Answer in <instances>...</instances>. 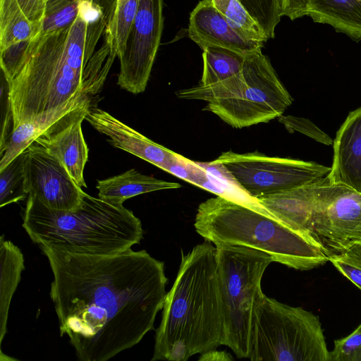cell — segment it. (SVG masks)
I'll list each match as a JSON object with an SVG mask.
<instances>
[{
	"instance_id": "3",
	"label": "cell",
	"mask_w": 361,
	"mask_h": 361,
	"mask_svg": "<svg viewBox=\"0 0 361 361\" xmlns=\"http://www.w3.org/2000/svg\"><path fill=\"white\" fill-rule=\"evenodd\" d=\"M212 244L204 240L188 254L182 252L164 302L152 361H186L222 345L223 312Z\"/></svg>"
},
{
	"instance_id": "1",
	"label": "cell",
	"mask_w": 361,
	"mask_h": 361,
	"mask_svg": "<svg viewBox=\"0 0 361 361\" xmlns=\"http://www.w3.org/2000/svg\"><path fill=\"white\" fill-rule=\"evenodd\" d=\"M54 279L50 297L80 361H106L154 329L168 279L164 263L145 250L75 253L39 245Z\"/></svg>"
},
{
	"instance_id": "26",
	"label": "cell",
	"mask_w": 361,
	"mask_h": 361,
	"mask_svg": "<svg viewBox=\"0 0 361 361\" xmlns=\"http://www.w3.org/2000/svg\"><path fill=\"white\" fill-rule=\"evenodd\" d=\"M214 6L237 30L250 38L266 42L268 39L259 25L252 18L239 0H212Z\"/></svg>"
},
{
	"instance_id": "34",
	"label": "cell",
	"mask_w": 361,
	"mask_h": 361,
	"mask_svg": "<svg viewBox=\"0 0 361 361\" xmlns=\"http://www.w3.org/2000/svg\"><path fill=\"white\" fill-rule=\"evenodd\" d=\"M25 15L32 22L42 25L46 0H17Z\"/></svg>"
},
{
	"instance_id": "17",
	"label": "cell",
	"mask_w": 361,
	"mask_h": 361,
	"mask_svg": "<svg viewBox=\"0 0 361 361\" xmlns=\"http://www.w3.org/2000/svg\"><path fill=\"white\" fill-rule=\"evenodd\" d=\"M333 146V163L326 180L361 192V107L348 114Z\"/></svg>"
},
{
	"instance_id": "14",
	"label": "cell",
	"mask_w": 361,
	"mask_h": 361,
	"mask_svg": "<svg viewBox=\"0 0 361 361\" xmlns=\"http://www.w3.org/2000/svg\"><path fill=\"white\" fill-rule=\"evenodd\" d=\"M245 55L220 47H207L203 49V72L200 84L179 90L177 96L209 102L229 94L243 80Z\"/></svg>"
},
{
	"instance_id": "32",
	"label": "cell",
	"mask_w": 361,
	"mask_h": 361,
	"mask_svg": "<svg viewBox=\"0 0 361 361\" xmlns=\"http://www.w3.org/2000/svg\"><path fill=\"white\" fill-rule=\"evenodd\" d=\"M279 121L283 124L290 133L299 132L326 145L334 144V140L329 135L307 118L281 115L279 117Z\"/></svg>"
},
{
	"instance_id": "24",
	"label": "cell",
	"mask_w": 361,
	"mask_h": 361,
	"mask_svg": "<svg viewBox=\"0 0 361 361\" xmlns=\"http://www.w3.org/2000/svg\"><path fill=\"white\" fill-rule=\"evenodd\" d=\"M23 151L0 170V207L16 203L27 197L25 190Z\"/></svg>"
},
{
	"instance_id": "35",
	"label": "cell",
	"mask_w": 361,
	"mask_h": 361,
	"mask_svg": "<svg viewBox=\"0 0 361 361\" xmlns=\"http://www.w3.org/2000/svg\"><path fill=\"white\" fill-rule=\"evenodd\" d=\"M199 360H233L230 354L223 351L212 350L201 354Z\"/></svg>"
},
{
	"instance_id": "12",
	"label": "cell",
	"mask_w": 361,
	"mask_h": 361,
	"mask_svg": "<svg viewBox=\"0 0 361 361\" xmlns=\"http://www.w3.org/2000/svg\"><path fill=\"white\" fill-rule=\"evenodd\" d=\"M25 190L49 208L72 210L79 207L85 192L59 158L35 141L25 150Z\"/></svg>"
},
{
	"instance_id": "10",
	"label": "cell",
	"mask_w": 361,
	"mask_h": 361,
	"mask_svg": "<svg viewBox=\"0 0 361 361\" xmlns=\"http://www.w3.org/2000/svg\"><path fill=\"white\" fill-rule=\"evenodd\" d=\"M213 161L221 164L237 187L254 200L312 183L331 171V167L314 161L269 157L258 152L228 151Z\"/></svg>"
},
{
	"instance_id": "4",
	"label": "cell",
	"mask_w": 361,
	"mask_h": 361,
	"mask_svg": "<svg viewBox=\"0 0 361 361\" xmlns=\"http://www.w3.org/2000/svg\"><path fill=\"white\" fill-rule=\"evenodd\" d=\"M22 226L39 246L81 254L123 252L143 235L142 223L132 211L86 192L72 210L49 208L28 194Z\"/></svg>"
},
{
	"instance_id": "18",
	"label": "cell",
	"mask_w": 361,
	"mask_h": 361,
	"mask_svg": "<svg viewBox=\"0 0 361 361\" xmlns=\"http://www.w3.org/2000/svg\"><path fill=\"white\" fill-rule=\"evenodd\" d=\"M98 197L123 204L128 199L153 191L180 188L179 183L144 175L134 169L104 180H97Z\"/></svg>"
},
{
	"instance_id": "13",
	"label": "cell",
	"mask_w": 361,
	"mask_h": 361,
	"mask_svg": "<svg viewBox=\"0 0 361 361\" xmlns=\"http://www.w3.org/2000/svg\"><path fill=\"white\" fill-rule=\"evenodd\" d=\"M92 105L85 104L71 111L35 140L59 158L79 186L85 188L84 169L89 149L81 125Z\"/></svg>"
},
{
	"instance_id": "31",
	"label": "cell",
	"mask_w": 361,
	"mask_h": 361,
	"mask_svg": "<svg viewBox=\"0 0 361 361\" xmlns=\"http://www.w3.org/2000/svg\"><path fill=\"white\" fill-rule=\"evenodd\" d=\"M329 361H361V324L348 336L334 341Z\"/></svg>"
},
{
	"instance_id": "22",
	"label": "cell",
	"mask_w": 361,
	"mask_h": 361,
	"mask_svg": "<svg viewBox=\"0 0 361 361\" xmlns=\"http://www.w3.org/2000/svg\"><path fill=\"white\" fill-rule=\"evenodd\" d=\"M63 116L26 121L15 127L3 153L0 155V170L25 151L49 126Z\"/></svg>"
},
{
	"instance_id": "8",
	"label": "cell",
	"mask_w": 361,
	"mask_h": 361,
	"mask_svg": "<svg viewBox=\"0 0 361 361\" xmlns=\"http://www.w3.org/2000/svg\"><path fill=\"white\" fill-rule=\"evenodd\" d=\"M252 361H329L319 317L262 293L254 312Z\"/></svg>"
},
{
	"instance_id": "28",
	"label": "cell",
	"mask_w": 361,
	"mask_h": 361,
	"mask_svg": "<svg viewBox=\"0 0 361 361\" xmlns=\"http://www.w3.org/2000/svg\"><path fill=\"white\" fill-rule=\"evenodd\" d=\"M164 171L191 184L212 191L209 173L196 161L188 159L180 154H176Z\"/></svg>"
},
{
	"instance_id": "19",
	"label": "cell",
	"mask_w": 361,
	"mask_h": 361,
	"mask_svg": "<svg viewBox=\"0 0 361 361\" xmlns=\"http://www.w3.org/2000/svg\"><path fill=\"white\" fill-rule=\"evenodd\" d=\"M307 16L331 25L354 41H361V0H310Z\"/></svg>"
},
{
	"instance_id": "11",
	"label": "cell",
	"mask_w": 361,
	"mask_h": 361,
	"mask_svg": "<svg viewBox=\"0 0 361 361\" xmlns=\"http://www.w3.org/2000/svg\"><path fill=\"white\" fill-rule=\"evenodd\" d=\"M164 0H138L126 48L118 58V85L133 94L143 92L160 44Z\"/></svg>"
},
{
	"instance_id": "29",
	"label": "cell",
	"mask_w": 361,
	"mask_h": 361,
	"mask_svg": "<svg viewBox=\"0 0 361 361\" xmlns=\"http://www.w3.org/2000/svg\"><path fill=\"white\" fill-rule=\"evenodd\" d=\"M344 276L361 290V243H355L328 257Z\"/></svg>"
},
{
	"instance_id": "16",
	"label": "cell",
	"mask_w": 361,
	"mask_h": 361,
	"mask_svg": "<svg viewBox=\"0 0 361 361\" xmlns=\"http://www.w3.org/2000/svg\"><path fill=\"white\" fill-rule=\"evenodd\" d=\"M85 120L99 133L106 135L107 141L114 147L126 151L163 170L176 154L154 142L95 105L90 107Z\"/></svg>"
},
{
	"instance_id": "6",
	"label": "cell",
	"mask_w": 361,
	"mask_h": 361,
	"mask_svg": "<svg viewBox=\"0 0 361 361\" xmlns=\"http://www.w3.org/2000/svg\"><path fill=\"white\" fill-rule=\"evenodd\" d=\"M257 200L279 220L313 240L327 258L361 243V192L330 183L326 176Z\"/></svg>"
},
{
	"instance_id": "20",
	"label": "cell",
	"mask_w": 361,
	"mask_h": 361,
	"mask_svg": "<svg viewBox=\"0 0 361 361\" xmlns=\"http://www.w3.org/2000/svg\"><path fill=\"white\" fill-rule=\"evenodd\" d=\"M0 344L6 334L13 295L25 269L23 255L18 247L2 235L0 238Z\"/></svg>"
},
{
	"instance_id": "2",
	"label": "cell",
	"mask_w": 361,
	"mask_h": 361,
	"mask_svg": "<svg viewBox=\"0 0 361 361\" xmlns=\"http://www.w3.org/2000/svg\"><path fill=\"white\" fill-rule=\"evenodd\" d=\"M66 28L39 32L23 45L8 74L13 128L19 124L66 114L93 104L117 56L111 33L87 61L65 48Z\"/></svg>"
},
{
	"instance_id": "15",
	"label": "cell",
	"mask_w": 361,
	"mask_h": 361,
	"mask_svg": "<svg viewBox=\"0 0 361 361\" xmlns=\"http://www.w3.org/2000/svg\"><path fill=\"white\" fill-rule=\"evenodd\" d=\"M188 35L202 50L220 47L247 54L262 48L263 42L252 39L235 28L214 6L212 0H202L190 16Z\"/></svg>"
},
{
	"instance_id": "9",
	"label": "cell",
	"mask_w": 361,
	"mask_h": 361,
	"mask_svg": "<svg viewBox=\"0 0 361 361\" xmlns=\"http://www.w3.org/2000/svg\"><path fill=\"white\" fill-rule=\"evenodd\" d=\"M243 74V81L233 91L209 102L204 109L242 128L279 118L292 104L293 97L261 48L245 55Z\"/></svg>"
},
{
	"instance_id": "7",
	"label": "cell",
	"mask_w": 361,
	"mask_h": 361,
	"mask_svg": "<svg viewBox=\"0 0 361 361\" xmlns=\"http://www.w3.org/2000/svg\"><path fill=\"white\" fill-rule=\"evenodd\" d=\"M216 269L224 336L222 345L238 358L250 356L255 307L262 295L261 281L271 256L240 245H216Z\"/></svg>"
},
{
	"instance_id": "21",
	"label": "cell",
	"mask_w": 361,
	"mask_h": 361,
	"mask_svg": "<svg viewBox=\"0 0 361 361\" xmlns=\"http://www.w3.org/2000/svg\"><path fill=\"white\" fill-rule=\"evenodd\" d=\"M41 28L25 15L17 0H0V51L33 39Z\"/></svg>"
},
{
	"instance_id": "27",
	"label": "cell",
	"mask_w": 361,
	"mask_h": 361,
	"mask_svg": "<svg viewBox=\"0 0 361 361\" xmlns=\"http://www.w3.org/2000/svg\"><path fill=\"white\" fill-rule=\"evenodd\" d=\"M259 25L268 39L275 37V28L281 20L279 0H239Z\"/></svg>"
},
{
	"instance_id": "33",
	"label": "cell",
	"mask_w": 361,
	"mask_h": 361,
	"mask_svg": "<svg viewBox=\"0 0 361 361\" xmlns=\"http://www.w3.org/2000/svg\"><path fill=\"white\" fill-rule=\"evenodd\" d=\"M310 0H279L281 16L291 20L307 16Z\"/></svg>"
},
{
	"instance_id": "23",
	"label": "cell",
	"mask_w": 361,
	"mask_h": 361,
	"mask_svg": "<svg viewBox=\"0 0 361 361\" xmlns=\"http://www.w3.org/2000/svg\"><path fill=\"white\" fill-rule=\"evenodd\" d=\"M137 6L138 0H114L106 29L112 36L118 58L125 50Z\"/></svg>"
},
{
	"instance_id": "30",
	"label": "cell",
	"mask_w": 361,
	"mask_h": 361,
	"mask_svg": "<svg viewBox=\"0 0 361 361\" xmlns=\"http://www.w3.org/2000/svg\"><path fill=\"white\" fill-rule=\"evenodd\" d=\"M1 137L0 155L3 153L8 141L13 130V114L10 97V85L8 81L1 69Z\"/></svg>"
},
{
	"instance_id": "5",
	"label": "cell",
	"mask_w": 361,
	"mask_h": 361,
	"mask_svg": "<svg viewBox=\"0 0 361 361\" xmlns=\"http://www.w3.org/2000/svg\"><path fill=\"white\" fill-rule=\"evenodd\" d=\"M197 233L214 245L248 247L271 256L274 262L307 271L329 261L310 238L281 221L262 206L217 195L200 204Z\"/></svg>"
},
{
	"instance_id": "25",
	"label": "cell",
	"mask_w": 361,
	"mask_h": 361,
	"mask_svg": "<svg viewBox=\"0 0 361 361\" xmlns=\"http://www.w3.org/2000/svg\"><path fill=\"white\" fill-rule=\"evenodd\" d=\"M82 0H46L42 33L69 27L78 17Z\"/></svg>"
}]
</instances>
